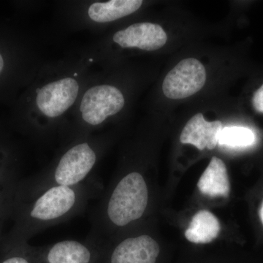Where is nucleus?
Wrapping results in <instances>:
<instances>
[{
    "label": "nucleus",
    "mask_w": 263,
    "mask_h": 263,
    "mask_svg": "<svg viewBox=\"0 0 263 263\" xmlns=\"http://www.w3.org/2000/svg\"><path fill=\"white\" fill-rule=\"evenodd\" d=\"M259 217H260L261 221H262L263 224V202L262 206H261L260 211H259Z\"/></svg>",
    "instance_id": "17"
},
{
    "label": "nucleus",
    "mask_w": 263,
    "mask_h": 263,
    "mask_svg": "<svg viewBox=\"0 0 263 263\" xmlns=\"http://www.w3.org/2000/svg\"><path fill=\"white\" fill-rule=\"evenodd\" d=\"M206 81L203 65L194 58L181 60L164 78L162 90L167 98L180 100L196 94Z\"/></svg>",
    "instance_id": "5"
},
{
    "label": "nucleus",
    "mask_w": 263,
    "mask_h": 263,
    "mask_svg": "<svg viewBox=\"0 0 263 263\" xmlns=\"http://www.w3.org/2000/svg\"><path fill=\"white\" fill-rule=\"evenodd\" d=\"M9 179H7L6 172H5V170L0 166V183H4L7 185Z\"/></svg>",
    "instance_id": "15"
},
{
    "label": "nucleus",
    "mask_w": 263,
    "mask_h": 263,
    "mask_svg": "<svg viewBox=\"0 0 263 263\" xmlns=\"http://www.w3.org/2000/svg\"><path fill=\"white\" fill-rule=\"evenodd\" d=\"M197 186L200 193L207 196L228 197L230 184L224 162L218 157H213L199 180Z\"/></svg>",
    "instance_id": "9"
},
{
    "label": "nucleus",
    "mask_w": 263,
    "mask_h": 263,
    "mask_svg": "<svg viewBox=\"0 0 263 263\" xmlns=\"http://www.w3.org/2000/svg\"><path fill=\"white\" fill-rule=\"evenodd\" d=\"M100 140L81 136L54 162L37 176L27 180L17 190L16 197H24L53 186H75L91 178L100 160Z\"/></svg>",
    "instance_id": "2"
},
{
    "label": "nucleus",
    "mask_w": 263,
    "mask_h": 263,
    "mask_svg": "<svg viewBox=\"0 0 263 263\" xmlns=\"http://www.w3.org/2000/svg\"><path fill=\"white\" fill-rule=\"evenodd\" d=\"M252 103L256 111L263 113V84L254 93Z\"/></svg>",
    "instance_id": "14"
},
{
    "label": "nucleus",
    "mask_w": 263,
    "mask_h": 263,
    "mask_svg": "<svg viewBox=\"0 0 263 263\" xmlns=\"http://www.w3.org/2000/svg\"><path fill=\"white\" fill-rule=\"evenodd\" d=\"M220 223L212 212L201 210L193 216L185 237L195 243H208L217 238L220 233Z\"/></svg>",
    "instance_id": "11"
},
{
    "label": "nucleus",
    "mask_w": 263,
    "mask_h": 263,
    "mask_svg": "<svg viewBox=\"0 0 263 263\" xmlns=\"http://www.w3.org/2000/svg\"><path fill=\"white\" fill-rule=\"evenodd\" d=\"M100 193V181L91 177L79 186H48L28 196L15 197L16 224L8 248L24 245L43 230L80 215Z\"/></svg>",
    "instance_id": "1"
},
{
    "label": "nucleus",
    "mask_w": 263,
    "mask_h": 263,
    "mask_svg": "<svg viewBox=\"0 0 263 263\" xmlns=\"http://www.w3.org/2000/svg\"><path fill=\"white\" fill-rule=\"evenodd\" d=\"M106 247L86 237L83 240H64L31 247V250L38 263H100Z\"/></svg>",
    "instance_id": "3"
},
{
    "label": "nucleus",
    "mask_w": 263,
    "mask_h": 263,
    "mask_svg": "<svg viewBox=\"0 0 263 263\" xmlns=\"http://www.w3.org/2000/svg\"><path fill=\"white\" fill-rule=\"evenodd\" d=\"M141 0H110L90 5L88 15L97 23H107L127 16L141 8Z\"/></svg>",
    "instance_id": "10"
},
{
    "label": "nucleus",
    "mask_w": 263,
    "mask_h": 263,
    "mask_svg": "<svg viewBox=\"0 0 263 263\" xmlns=\"http://www.w3.org/2000/svg\"><path fill=\"white\" fill-rule=\"evenodd\" d=\"M254 140L253 132L248 128L228 127L221 129L218 143L230 147H247L253 144Z\"/></svg>",
    "instance_id": "12"
},
{
    "label": "nucleus",
    "mask_w": 263,
    "mask_h": 263,
    "mask_svg": "<svg viewBox=\"0 0 263 263\" xmlns=\"http://www.w3.org/2000/svg\"><path fill=\"white\" fill-rule=\"evenodd\" d=\"M113 41L122 48H138L150 51L163 47L167 36L159 24L141 22L116 32Z\"/></svg>",
    "instance_id": "7"
},
{
    "label": "nucleus",
    "mask_w": 263,
    "mask_h": 263,
    "mask_svg": "<svg viewBox=\"0 0 263 263\" xmlns=\"http://www.w3.org/2000/svg\"><path fill=\"white\" fill-rule=\"evenodd\" d=\"M79 82L67 77L44 85L37 92L35 103L45 117L57 119L69 110L79 96Z\"/></svg>",
    "instance_id": "6"
},
{
    "label": "nucleus",
    "mask_w": 263,
    "mask_h": 263,
    "mask_svg": "<svg viewBox=\"0 0 263 263\" xmlns=\"http://www.w3.org/2000/svg\"><path fill=\"white\" fill-rule=\"evenodd\" d=\"M16 191L13 187L0 191V226L7 214L14 209Z\"/></svg>",
    "instance_id": "13"
},
{
    "label": "nucleus",
    "mask_w": 263,
    "mask_h": 263,
    "mask_svg": "<svg viewBox=\"0 0 263 263\" xmlns=\"http://www.w3.org/2000/svg\"><path fill=\"white\" fill-rule=\"evenodd\" d=\"M222 129L220 121L207 122L202 114H197L183 128L180 141L183 144L193 145L199 150H212L218 144Z\"/></svg>",
    "instance_id": "8"
},
{
    "label": "nucleus",
    "mask_w": 263,
    "mask_h": 263,
    "mask_svg": "<svg viewBox=\"0 0 263 263\" xmlns=\"http://www.w3.org/2000/svg\"><path fill=\"white\" fill-rule=\"evenodd\" d=\"M4 60H3V57L2 56L1 53H0V73H1L2 71L3 70V68H4Z\"/></svg>",
    "instance_id": "16"
},
{
    "label": "nucleus",
    "mask_w": 263,
    "mask_h": 263,
    "mask_svg": "<svg viewBox=\"0 0 263 263\" xmlns=\"http://www.w3.org/2000/svg\"><path fill=\"white\" fill-rule=\"evenodd\" d=\"M124 95L111 85H96L85 91L80 105L81 119L86 127L102 125L124 108Z\"/></svg>",
    "instance_id": "4"
}]
</instances>
